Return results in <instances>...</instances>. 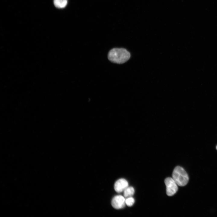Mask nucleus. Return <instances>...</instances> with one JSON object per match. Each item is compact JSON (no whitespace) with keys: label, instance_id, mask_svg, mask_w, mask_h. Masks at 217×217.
Returning a JSON list of instances; mask_svg holds the SVG:
<instances>
[{"label":"nucleus","instance_id":"obj_1","mask_svg":"<svg viewBox=\"0 0 217 217\" xmlns=\"http://www.w3.org/2000/svg\"><path fill=\"white\" fill-rule=\"evenodd\" d=\"M131 54L126 49L123 48H114L108 52V59L111 62L121 64L127 61L130 58Z\"/></svg>","mask_w":217,"mask_h":217},{"label":"nucleus","instance_id":"obj_2","mask_svg":"<svg viewBox=\"0 0 217 217\" xmlns=\"http://www.w3.org/2000/svg\"><path fill=\"white\" fill-rule=\"evenodd\" d=\"M172 178L177 185L180 186L186 185L189 179L186 172L183 168L179 166L175 167L174 169Z\"/></svg>","mask_w":217,"mask_h":217},{"label":"nucleus","instance_id":"obj_3","mask_svg":"<svg viewBox=\"0 0 217 217\" xmlns=\"http://www.w3.org/2000/svg\"><path fill=\"white\" fill-rule=\"evenodd\" d=\"M166 186V192L167 195L171 196L174 195L178 190V185L172 178L168 177L165 180Z\"/></svg>","mask_w":217,"mask_h":217},{"label":"nucleus","instance_id":"obj_4","mask_svg":"<svg viewBox=\"0 0 217 217\" xmlns=\"http://www.w3.org/2000/svg\"><path fill=\"white\" fill-rule=\"evenodd\" d=\"M111 204L113 207L116 209L124 208L126 205L124 197L121 195L115 196L112 200Z\"/></svg>","mask_w":217,"mask_h":217},{"label":"nucleus","instance_id":"obj_5","mask_svg":"<svg viewBox=\"0 0 217 217\" xmlns=\"http://www.w3.org/2000/svg\"><path fill=\"white\" fill-rule=\"evenodd\" d=\"M128 187L127 181L124 179L121 178L116 181L114 185V189L118 193H121Z\"/></svg>","mask_w":217,"mask_h":217},{"label":"nucleus","instance_id":"obj_6","mask_svg":"<svg viewBox=\"0 0 217 217\" xmlns=\"http://www.w3.org/2000/svg\"><path fill=\"white\" fill-rule=\"evenodd\" d=\"M67 3V0H54V5L58 8H64L66 7Z\"/></svg>","mask_w":217,"mask_h":217},{"label":"nucleus","instance_id":"obj_7","mask_svg":"<svg viewBox=\"0 0 217 217\" xmlns=\"http://www.w3.org/2000/svg\"><path fill=\"white\" fill-rule=\"evenodd\" d=\"M123 192L124 197L127 198L132 196L134 193L135 190L133 187H128Z\"/></svg>","mask_w":217,"mask_h":217},{"label":"nucleus","instance_id":"obj_8","mask_svg":"<svg viewBox=\"0 0 217 217\" xmlns=\"http://www.w3.org/2000/svg\"><path fill=\"white\" fill-rule=\"evenodd\" d=\"M134 202V199L131 197H127L125 199L126 204L129 207L133 206Z\"/></svg>","mask_w":217,"mask_h":217},{"label":"nucleus","instance_id":"obj_9","mask_svg":"<svg viewBox=\"0 0 217 217\" xmlns=\"http://www.w3.org/2000/svg\"><path fill=\"white\" fill-rule=\"evenodd\" d=\"M216 148H217V147H216Z\"/></svg>","mask_w":217,"mask_h":217}]
</instances>
